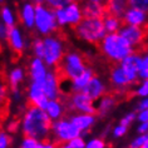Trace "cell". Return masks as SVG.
Returning <instances> with one entry per match:
<instances>
[{
	"mask_svg": "<svg viewBox=\"0 0 148 148\" xmlns=\"http://www.w3.org/2000/svg\"><path fill=\"white\" fill-rule=\"evenodd\" d=\"M87 68L88 66L86 64V60L82 55L79 53H75V51H70V53H66L64 55L60 64L55 66L54 69L60 79L73 80L74 78L80 75Z\"/></svg>",
	"mask_w": 148,
	"mask_h": 148,
	"instance_id": "obj_4",
	"label": "cell"
},
{
	"mask_svg": "<svg viewBox=\"0 0 148 148\" xmlns=\"http://www.w3.org/2000/svg\"><path fill=\"white\" fill-rule=\"evenodd\" d=\"M47 64L42 58L35 57L29 63V75L32 78V82H44V79L48 75Z\"/></svg>",
	"mask_w": 148,
	"mask_h": 148,
	"instance_id": "obj_13",
	"label": "cell"
},
{
	"mask_svg": "<svg viewBox=\"0 0 148 148\" xmlns=\"http://www.w3.org/2000/svg\"><path fill=\"white\" fill-rule=\"evenodd\" d=\"M30 3H33L34 5H40L43 4V3H45V0H29Z\"/></svg>",
	"mask_w": 148,
	"mask_h": 148,
	"instance_id": "obj_48",
	"label": "cell"
},
{
	"mask_svg": "<svg viewBox=\"0 0 148 148\" xmlns=\"http://www.w3.org/2000/svg\"><path fill=\"white\" fill-rule=\"evenodd\" d=\"M80 132L75 124L72 121H68L65 118L58 119L53 122V127H51V137H53V142L59 144L68 143L70 139L75 138V137L80 136Z\"/></svg>",
	"mask_w": 148,
	"mask_h": 148,
	"instance_id": "obj_7",
	"label": "cell"
},
{
	"mask_svg": "<svg viewBox=\"0 0 148 148\" xmlns=\"http://www.w3.org/2000/svg\"><path fill=\"white\" fill-rule=\"evenodd\" d=\"M134 119H136V114H134V113H129V114H127V116H125V117L123 118V119L121 121V124L127 125V127H128V125L131 124Z\"/></svg>",
	"mask_w": 148,
	"mask_h": 148,
	"instance_id": "obj_43",
	"label": "cell"
},
{
	"mask_svg": "<svg viewBox=\"0 0 148 148\" xmlns=\"http://www.w3.org/2000/svg\"><path fill=\"white\" fill-rule=\"evenodd\" d=\"M23 79H24V70H23V68H20V66L14 68L12 72L8 74V77H6V80H8V84L10 87V90L16 89V88L19 87V84L23 82Z\"/></svg>",
	"mask_w": 148,
	"mask_h": 148,
	"instance_id": "obj_29",
	"label": "cell"
},
{
	"mask_svg": "<svg viewBox=\"0 0 148 148\" xmlns=\"http://www.w3.org/2000/svg\"><path fill=\"white\" fill-rule=\"evenodd\" d=\"M21 148H23V147H21Z\"/></svg>",
	"mask_w": 148,
	"mask_h": 148,
	"instance_id": "obj_54",
	"label": "cell"
},
{
	"mask_svg": "<svg viewBox=\"0 0 148 148\" xmlns=\"http://www.w3.org/2000/svg\"><path fill=\"white\" fill-rule=\"evenodd\" d=\"M54 13H55V18H57V21H58L59 27H65V25H68L66 16H65V12H64V6L55 9Z\"/></svg>",
	"mask_w": 148,
	"mask_h": 148,
	"instance_id": "obj_32",
	"label": "cell"
},
{
	"mask_svg": "<svg viewBox=\"0 0 148 148\" xmlns=\"http://www.w3.org/2000/svg\"><path fill=\"white\" fill-rule=\"evenodd\" d=\"M68 106L72 110L79 113H97V108L94 107V101L89 98L84 92H74L68 97Z\"/></svg>",
	"mask_w": 148,
	"mask_h": 148,
	"instance_id": "obj_8",
	"label": "cell"
},
{
	"mask_svg": "<svg viewBox=\"0 0 148 148\" xmlns=\"http://www.w3.org/2000/svg\"><path fill=\"white\" fill-rule=\"evenodd\" d=\"M0 20L4 21L8 27L13 28L15 25V15H14L13 10L9 6H3L0 10Z\"/></svg>",
	"mask_w": 148,
	"mask_h": 148,
	"instance_id": "obj_30",
	"label": "cell"
},
{
	"mask_svg": "<svg viewBox=\"0 0 148 148\" xmlns=\"http://www.w3.org/2000/svg\"><path fill=\"white\" fill-rule=\"evenodd\" d=\"M138 132L139 133H146V132H148V122H142V124L138 127Z\"/></svg>",
	"mask_w": 148,
	"mask_h": 148,
	"instance_id": "obj_46",
	"label": "cell"
},
{
	"mask_svg": "<svg viewBox=\"0 0 148 148\" xmlns=\"http://www.w3.org/2000/svg\"><path fill=\"white\" fill-rule=\"evenodd\" d=\"M129 6L148 13V0H129Z\"/></svg>",
	"mask_w": 148,
	"mask_h": 148,
	"instance_id": "obj_33",
	"label": "cell"
},
{
	"mask_svg": "<svg viewBox=\"0 0 148 148\" xmlns=\"http://www.w3.org/2000/svg\"><path fill=\"white\" fill-rule=\"evenodd\" d=\"M138 109H139V110L148 109V97H146V99H143V101L139 103V106H138Z\"/></svg>",
	"mask_w": 148,
	"mask_h": 148,
	"instance_id": "obj_47",
	"label": "cell"
},
{
	"mask_svg": "<svg viewBox=\"0 0 148 148\" xmlns=\"http://www.w3.org/2000/svg\"><path fill=\"white\" fill-rule=\"evenodd\" d=\"M82 10L84 18H99V19H103L107 14L106 4L89 1V0H86V1L82 3Z\"/></svg>",
	"mask_w": 148,
	"mask_h": 148,
	"instance_id": "obj_15",
	"label": "cell"
},
{
	"mask_svg": "<svg viewBox=\"0 0 148 148\" xmlns=\"http://www.w3.org/2000/svg\"><path fill=\"white\" fill-rule=\"evenodd\" d=\"M10 27H8L4 21L0 20V42H4L6 40L8 42V38H9V33H10Z\"/></svg>",
	"mask_w": 148,
	"mask_h": 148,
	"instance_id": "obj_35",
	"label": "cell"
},
{
	"mask_svg": "<svg viewBox=\"0 0 148 148\" xmlns=\"http://www.w3.org/2000/svg\"><path fill=\"white\" fill-rule=\"evenodd\" d=\"M140 148H148V138H147V140L144 142V144H143V146L140 147Z\"/></svg>",
	"mask_w": 148,
	"mask_h": 148,
	"instance_id": "obj_51",
	"label": "cell"
},
{
	"mask_svg": "<svg viewBox=\"0 0 148 148\" xmlns=\"http://www.w3.org/2000/svg\"><path fill=\"white\" fill-rule=\"evenodd\" d=\"M18 127H19V122H18V121H13L12 123L8 124V131L9 132H15Z\"/></svg>",
	"mask_w": 148,
	"mask_h": 148,
	"instance_id": "obj_45",
	"label": "cell"
},
{
	"mask_svg": "<svg viewBox=\"0 0 148 148\" xmlns=\"http://www.w3.org/2000/svg\"><path fill=\"white\" fill-rule=\"evenodd\" d=\"M125 132H127V125L119 124V125H117V127L113 129V136L118 138V137L124 136V134H125Z\"/></svg>",
	"mask_w": 148,
	"mask_h": 148,
	"instance_id": "obj_42",
	"label": "cell"
},
{
	"mask_svg": "<svg viewBox=\"0 0 148 148\" xmlns=\"http://www.w3.org/2000/svg\"><path fill=\"white\" fill-rule=\"evenodd\" d=\"M58 148H70V146L68 143H64V144H59Z\"/></svg>",
	"mask_w": 148,
	"mask_h": 148,
	"instance_id": "obj_49",
	"label": "cell"
},
{
	"mask_svg": "<svg viewBox=\"0 0 148 148\" xmlns=\"http://www.w3.org/2000/svg\"><path fill=\"white\" fill-rule=\"evenodd\" d=\"M104 147H106V143L101 138H93L88 143H86V148H104Z\"/></svg>",
	"mask_w": 148,
	"mask_h": 148,
	"instance_id": "obj_37",
	"label": "cell"
},
{
	"mask_svg": "<svg viewBox=\"0 0 148 148\" xmlns=\"http://www.w3.org/2000/svg\"><path fill=\"white\" fill-rule=\"evenodd\" d=\"M53 121L43 108L29 106L23 114L20 128L24 137H32L38 140H49Z\"/></svg>",
	"mask_w": 148,
	"mask_h": 148,
	"instance_id": "obj_1",
	"label": "cell"
},
{
	"mask_svg": "<svg viewBox=\"0 0 148 148\" xmlns=\"http://www.w3.org/2000/svg\"><path fill=\"white\" fill-rule=\"evenodd\" d=\"M107 13L123 19L125 12L129 9V0H107Z\"/></svg>",
	"mask_w": 148,
	"mask_h": 148,
	"instance_id": "obj_25",
	"label": "cell"
},
{
	"mask_svg": "<svg viewBox=\"0 0 148 148\" xmlns=\"http://www.w3.org/2000/svg\"><path fill=\"white\" fill-rule=\"evenodd\" d=\"M23 148H58V144L49 140H38L32 137H24L21 143Z\"/></svg>",
	"mask_w": 148,
	"mask_h": 148,
	"instance_id": "obj_27",
	"label": "cell"
},
{
	"mask_svg": "<svg viewBox=\"0 0 148 148\" xmlns=\"http://www.w3.org/2000/svg\"><path fill=\"white\" fill-rule=\"evenodd\" d=\"M138 119L140 122H148V109L140 110V113L138 114Z\"/></svg>",
	"mask_w": 148,
	"mask_h": 148,
	"instance_id": "obj_44",
	"label": "cell"
},
{
	"mask_svg": "<svg viewBox=\"0 0 148 148\" xmlns=\"http://www.w3.org/2000/svg\"><path fill=\"white\" fill-rule=\"evenodd\" d=\"M70 121L75 124V127L79 129L80 132H87L92 125L95 123V116L92 113H77L70 116Z\"/></svg>",
	"mask_w": 148,
	"mask_h": 148,
	"instance_id": "obj_22",
	"label": "cell"
},
{
	"mask_svg": "<svg viewBox=\"0 0 148 148\" xmlns=\"http://www.w3.org/2000/svg\"><path fill=\"white\" fill-rule=\"evenodd\" d=\"M138 77L142 79H148V54H146L142 58V64H140Z\"/></svg>",
	"mask_w": 148,
	"mask_h": 148,
	"instance_id": "obj_34",
	"label": "cell"
},
{
	"mask_svg": "<svg viewBox=\"0 0 148 148\" xmlns=\"http://www.w3.org/2000/svg\"><path fill=\"white\" fill-rule=\"evenodd\" d=\"M44 110L47 112V114L50 117V119L53 122L62 119L63 116H64V112H65L64 102L60 101V98L59 99H49Z\"/></svg>",
	"mask_w": 148,
	"mask_h": 148,
	"instance_id": "obj_21",
	"label": "cell"
},
{
	"mask_svg": "<svg viewBox=\"0 0 148 148\" xmlns=\"http://www.w3.org/2000/svg\"><path fill=\"white\" fill-rule=\"evenodd\" d=\"M10 142H12L10 137L5 132L0 131V148H9Z\"/></svg>",
	"mask_w": 148,
	"mask_h": 148,
	"instance_id": "obj_39",
	"label": "cell"
},
{
	"mask_svg": "<svg viewBox=\"0 0 148 148\" xmlns=\"http://www.w3.org/2000/svg\"><path fill=\"white\" fill-rule=\"evenodd\" d=\"M89 1H94V3H101V4H106L107 0H89Z\"/></svg>",
	"mask_w": 148,
	"mask_h": 148,
	"instance_id": "obj_50",
	"label": "cell"
},
{
	"mask_svg": "<svg viewBox=\"0 0 148 148\" xmlns=\"http://www.w3.org/2000/svg\"><path fill=\"white\" fill-rule=\"evenodd\" d=\"M32 49H33V53H34L35 57L38 58H42L43 59V55H44V40L43 39H35L32 44Z\"/></svg>",
	"mask_w": 148,
	"mask_h": 148,
	"instance_id": "obj_31",
	"label": "cell"
},
{
	"mask_svg": "<svg viewBox=\"0 0 148 148\" xmlns=\"http://www.w3.org/2000/svg\"><path fill=\"white\" fill-rule=\"evenodd\" d=\"M68 3H78V1H80V0H66Z\"/></svg>",
	"mask_w": 148,
	"mask_h": 148,
	"instance_id": "obj_52",
	"label": "cell"
},
{
	"mask_svg": "<svg viewBox=\"0 0 148 148\" xmlns=\"http://www.w3.org/2000/svg\"><path fill=\"white\" fill-rule=\"evenodd\" d=\"M44 40V55L43 60L45 64L51 68H55L60 64L65 55L64 40L57 34L47 35Z\"/></svg>",
	"mask_w": 148,
	"mask_h": 148,
	"instance_id": "obj_5",
	"label": "cell"
},
{
	"mask_svg": "<svg viewBox=\"0 0 148 148\" xmlns=\"http://www.w3.org/2000/svg\"><path fill=\"white\" fill-rule=\"evenodd\" d=\"M8 44L12 48V50L14 53H16L18 55H20L24 51L25 48V40L23 36V33L20 32L19 28L13 27L10 29L9 33V38H8Z\"/></svg>",
	"mask_w": 148,
	"mask_h": 148,
	"instance_id": "obj_20",
	"label": "cell"
},
{
	"mask_svg": "<svg viewBox=\"0 0 148 148\" xmlns=\"http://www.w3.org/2000/svg\"><path fill=\"white\" fill-rule=\"evenodd\" d=\"M64 12H65L68 25H70L73 28L75 25H78L84 18L82 5H79L78 3H66L64 5Z\"/></svg>",
	"mask_w": 148,
	"mask_h": 148,
	"instance_id": "obj_16",
	"label": "cell"
},
{
	"mask_svg": "<svg viewBox=\"0 0 148 148\" xmlns=\"http://www.w3.org/2000/svg\"><path fill=\"white\" fill-rule=\"evenodd\" d=\"M110 83L118 90H124L128 86L132 84L129 77L127 75V73L124 72V69L122 68L121 64L114 65L110 70Z\"/></svg>",
	"mask_w": 148,
	"mask_h": 148,
	"instance_id": "obj_14",
	"label": "cell"
},
{
	"mask_svg": "<svg viewBox=\"0 0 148 148\" xmlns=\"http://www.w3.org/2000/svg\"><path fill=\"white\" fill-rule=\"evenodd\" d=\"M116 106V97L112 94H104L99 101V104L97 107V113L99 116H106L109 113V110Z\"/></svg>",
	"mask_w": 148,
	"mask_h": 148,
	"instance_id": "obj_28",
	"label": "cell"
},
{
	"mask_svg": "<svg viewBox=\"0 0 148 148\" xmlns=\"http://www.w3.org/2000/svg\"><path fill=\"white\" fill-rule=\"evenodd\" d=\"M102 54L113 63H121L125 57L133 53V47L119 33H107L99 43Z\"/></svg>",
	"mask_w": 148,
	"mask_h": 148,
	"instance_id": "obj_2",
	"label": "cell"
},
{
	"mask_svg": "<svg viewBox=\"0 0 148 148\" xmlns=\"http://www.w3.org/2000/svg\"><path fill=\"white\" fill-rule=\"evenodd\" d=\"M137 95L139 97H148V79H144L143 83L139 86V88L137 89Z\"/></svg>",
	"mask_w": 148,
	"mask_h": 148,
	"instance_id": "obj_41",
	"label": "cell"
},
{
	"mask_svg": "<svg viewBox=\"0 0 148 148\" xmlns=\"http://www.w3.org/2000/svg\"><path fill=\"white\" fill-rule=\"evenodd\" d=\"M28 101L30 106H35L39 108H45L49 98L45 95L43 88V82H32L29 86L28 92Z\"/></svg>",
	"mask_w": 148,
	"mask_h": 148,
	"instance_id": "obj_11",
	"label": "cell"
},
{
	"mask_svg": "<svg viewBox=\"0 0 148 148\" xmlns=\"http://www.w3.org/2000/svg\"><path fill=\"white\" fill-rule=\"evenodd\" d=\"M146 21H147V13L136 8H131V6H129V9L125 12L123 16V23L129 25L143 27V25H146Z\"/></svg>",
	"mask_w": 148,
	"mask_h": 148,
	"instance_id": "obj_19",
	"label": "cell"
},
{
	"mask_svg": "<svg viewBox=\"0 0 148 148\" xmlns=\"http://www.w3.org/2000/svg\"><path fill=\"white\" fill-rule=\"evenodd\" d=\"M43 88L45 92V95L49 99H59L62 95V88H60V78L55 69L48 72L47 78L43 82Z\"/></svg>",
	"mask_w": 148,
	"mask_h": 148,
	"instance_id": "obj_10",
	"label": "cell"
},
{
	"mask_svg": "<svg viewBox=\"0 0 148 148\" xmlns=\"http://www.w3.org/2000/svg\"><path fill=\"white\" fill-rule=\"evenodd\" d=\"M119 34L122 36H124V38L132 44V47H138L139 44H142L143 40L146 39L147 28H146V25H143V27H137V25H129V24L123 23L122 28L119 29Z\"/></svg>",
	"mask_w": 148,
	"mask_h": 148,
	"instance_id": "obj_9",
	"label": "cell"
},
{
	"mask_svg": "<svg viewBox=\"0 0 148 148\" xmlns=\"http://www.w3.org/2000/svg\"><path fill=\"white\" fill-rule=\"evenodd\" d=\"M119 64L122 68L124 69V72L127 73L132 83H134L137 78H138V73L140 69V64H142V57L139 54H137L133 51L132 54H129L128 57H125Z\"/></svg>",
	"mask_w": 148,
	"mask_h": 148,
	"instance_id": "obj_12",
	"label": "cell"
},
{
	"mask_svg": "<svg viewBox=\"0 0 148 148\" xmlns=\"http://www.w3.org/2000/svg\"><path fill=\"white\" fill-rule=\"evenodd\" d=\"M74 32L79 39L97 45L107 35L104 21L99 18H83V20L74 27Z\"/></svg>",
	"mask_w": 148,
	"mask_h": 148,
	"instance_id": "obj_3",
	"label": "cell"
},
{
	"mask_svg": "<svg viewBox=\"0 0 148 148\" xmlns=\"http://www.w3.org/2000/svg\"><path fill=\"white\" fill-rule=\"evenodd\" d=\"M147 138H148V133H147V134H146V133H143L142 136L138 137V138L134 139L131 143V148H140L144 144V142L147 140Z\"/></svg>",
	"mask_w": 148,
	"mask_h": 148,
	"instance_id": "obj_40",
	"label": "cell"
},
{
	"mask_svg": "<svg viewBox=\"0 0 148 148\" xmlns=\"http://www.w3.org/2000/svg\"><path fill=\"white\" fill-rule=\"evenodd\" d=\"M3 1H4V0H0V3H3Z\"/></svg>",
	"mask_w": 148,
	"mask_h": 148,
	"instance_id": "obj_53",
	"label": "cell"
},
{
	"mask_svg": "<svg viewBox=\"0 0 148 148\" xmlns=\"http://www.w3.org/2000/svg\"><path fill=\"white\" fill-rule=\"evenodd\" d=\"M35 15H36V9L33 3H25L20 9V19L21 23L24 24L25 28L33 29L35 27Z\"/></svg>",
	"mask_w": 148,
	"mask_h": 148,
	"instance_id": "obj_23",
	"label": "cell"
},
{
	"mask_svg": "<svg viewBox=\"0 0 148 148\" xmlns=\"http://www.w3.org/2000/svg\"><path fill=\"white\" fill-rule=\"evenodd\" d=\"M68 144L70 146V148H86V142H84L82 136H78L75 138L70 139Z\"/></svg>",
	"mask_w": 148,
	"mask_h": 148,
	"instance_id": "obj_36",
	"label": "cell"
},
{
	"mask_svg": "<svg viewBox=\"0 0 148 148\" xmlns=\"http://www.w3.org/2000/svg\"><path fill=\"white\" fill-rule=\"evenodd\" d=\"M103 21H104V27L107 33H118L119 29L123 25V19L118 18L116 15H112V14H106V16L103 18Z\"/></svg>",
	"mask_w": 148,
	"mask_h": 148,
	"instance_id": "obj_26",
	"label": "cell"
},
{
	"mask_svg": "<svg viewBox=\"0 0 148 148\" xmlns=\"http://www.w3.org/2000/svg\"><path fill=\"white\" fill-rule=\"evenodd\" d=\"M94 77V73L89 66L84 70V72L78 75L77 78H74L73 80H70V94L74 92H82L84 88L87 87V84L90 82V79Z\"/></svg>",
	"mask_w": 148,
	"mask_h": 148,
	"instance_id": "obj_24",
	"label": "cell"
},
{
	"mask_svg": "<svg viewBox=\"0 0 148 148\" xmlns=\"http://www.w3.org/2000/svg\"><path fill=\"white\" fill-rule=\"evenodd\" d=\"M36 15H35V29L39 34L44 36L55 34L57 29L59 27L57 18H55L54 9L45 6L44 4L35 5Z\"/></svg>",
	"mask_w": 148,
	"mask_h": 148,
	"instance_id": "obj_6",
	"label": "cell"
},
{
	"mask_svg": "<svg viewBox=\"0 0 148 148\" xmlns=\"http://www.w3.org/2000/svg\"><path fill=\"white\" fill-rule=\"evenodd\" d=\"M9 84L6 78L0 74V123L4 121L9 108Z\"/></svg>",
	"mask_w": 148,
	"mask_h": 148,
	"instance_id": "obj_18",
	"label": "cell"
},
{
	"mask_svg": "<svg viewBox=\"0 0 148 148\" xmlns=\"http://www.w3.org/2000/svg\"><path fill=\"white\" fill-rule=\"evenodd\" d=\"M66 0H45V4L49 6L51 9H58V8H62V6H64L66 4Z\"/></svg>",
	"mask_w": 148,
	"mask_h": 148,
	"instance_id": "obj_38",
	"label": "cell"
},
{
	"mask_svg": "<svg viewBox=\"0 0 148 148\" xmlns=\"http://www.w3.org/2000/svg\"><path fill=\"white\" fill-rule=\"evenodd\" d=\"M82 92H84V93L89 98L93 99V101H97V99H101L103 95L106 94V86L103 84V82L98 77L94 75Z\"/></svg>",
	"mask_w": 148,
	"mask_h": 148,
	"instance_id": "obj_17",
	"label": "cell"
}]
</instances>
